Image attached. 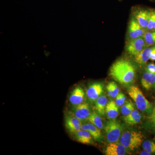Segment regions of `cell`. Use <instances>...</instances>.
<instances>
[{"label": "cell", "mask_w": 155, "mask_h": 155, "mask_svg": "<svg viewBox=\"0 0 155 155\" xmlns=\"http://www.w3.org/2000/svg\"><path fill=\"white\" fill-rule=\"evenodd\" d=\"M135 75V69L133 64L125 59L117 60L113 64L110 69L111 77L123 85L132 83Z\"/></svg>", "instance_id": "6da1fadb"}, {"label": "cell", "mask_w": 155, "mask_h": 155, "mask_svg": "<svg viewBox=\"0 0 155 155\" xmlns=\"http://www.w3.org/2000/svg\"><path fill=\"white\" fill-rule=\"evenodd\" d=\"M128 93L135 102L139 110L145 114H150L153 107L150 103L145 97L141 90L137 87L132 86L128 90Z\"/></svg>", "instance_id": "7a4b0ae2"}, {"label": "cell", "mask_w": 155, "mask_h": 155, "mask_svg": "<svg viewBox=\"0 0 155 155\" xmlns=\"http://www.w3.org/2000/svg\"><path fill=\"white\" fill-rule=\"evenodd\" d=\"M144 136L141 133L134 130H126L121 135L120 142L127 150H133L143 142Z\"/></svg>", "instance_id": "3957f363"}, {"label": "cell", "mask_w": 155, "mask_h": 155, "mask_svg": "<svg viewBox=\"0 0 155 155\" xmlns=\"http://www.w3.org/2000/svg\"><path fill=\"white\" fill-rule=\"evenodd\" d=\"M108 143L119 141L122 134V127L120 123L115 119L110 120L106 123L104 127Z\"/></svg>", "instance_id": "277c9868"}, {"label": "cell", "mask_w": 155, "mask_h": 155, "mask_svg": "<svg viewBox=\"0 0 155 155\" xmlns=\"http://www.w3.org/2000/svg\"><path fill=\"white\" fill-rule=\"evenodd\" d=\"M146 48L143 37H140L129 40L126 45V50L129 54L135 57Z\"/></svg>", "instance_id": "5b68a950"}, {"label": "cell", "mask_w": 155, "mask_h": 155, "mask_svg": "<svg viewBox=\"0 0 155 155\" xmlns=\"http://www.w3.org/2000/svg\"><path fill=\"white\" fill-rule=\"evenodd\" d=\"M146 31L139 25L134 17L130 19L128 25L127 36L129 40L143 37Z\"/></svg>", "instance_id": "8992f818"}, {"label": "cell", "mask_w": 155, "mask_h": 155, "mask_svg": "<svg viewBox=\"0 0 155 155\" xmlns=\"http://www.w3.org/2000/svg\"><path fill=\"white\" fill-rule=\"evenodd\" d=\"M150 10L137 8L133 11V17L139 25L147 31Z\"/></svg>", "instance_id": "52a82bcc"}, {"label": "cell", "mask_w": 155, "mask_h": 155, "mask_svg": "<svg viewBox=\"0 0 155 155\" xmlns=\"http://www.w3.org/2000/svg\"><path fill=\"white\" fill-rule=\"evenodd\" d=\"M104 91V85L100 82H94L88 87L86 94L91 101H95Z\"/></svg>", "instance_id": "ba28073f"}, {"label": "cell", "mask_w": 155, "mask_h": 155, "mask_svg": "<svg viewBox=\"0 0 155 155\" xmlns=\"http://www.w3.org/2000/svg\"><path fill=\"white\" fill-rule=\"evenodd\" d=\"M90 108L87 103H83L80 104L75 106L74 115L81 121H84L88 119L90 116Z\"/></svg>", "instance_id": "9c48e42d"}, {"label": "cell", "mask_w": 155, "mask_h": 155, "mask_svg": "<svg viewBox=\"0 0 155 155\" xmlns=\"http://www.w3.org/2000/svg\"><path fill=\"white\" fill-rule=\"evenodd\" d=\"M81 121L75 116H67L65 119V125L70 133L75 134L81 129Z\"/></svg>", "instance_id": "30bf717a"}, {"label": "cell", "mask_w": 155, "mask_h": 155, "mask_svg": "<svg viewBox=\"0 0 155 155\" xmlns=\"http://www.w3.org/2000/svg\"><path fill=\"white\" fill-rule=\"evenodd\" d=\"M127 153V149L118 142L110 143L106 148V155H124Z\"/></svg>", "instance_id": "8fae6325"}, {"label": "cell", "mask_w": 155, "mask_h": 155, "mask_svg": "<svg viewBox=\"0 0 155 155\" xmlns=\"http://www.w3.org/2000/svg\"><path fill=\"white\" fill-rule=\"evenodd\" d=\"M85 93L83 89L79 86L75 87L71 93L69 101L73 105L77 106L84 103Z\"/></svg>", "instance_id": "7c38bea8"}, {"label": "cell", "mask_w": 155, "mask_h": 155, "mask_svg": "<svg viewBox=\"0 0 155 155\" xmlns=\"http://www.w3.org/2000/svg\"><path fill=\"white\" fill-rule=\"evenodd\" d=\"M81 129L88 131L91 134L93 138L97 141L101 142L102 140V135L101 132V129L91 123L82 125L81 126Z\"/></svg>", "instance_id": "4fadbf2b"}, {"label": "cell", "mask_w": 155, "mask_h": 155, "mask_svg": "<svg viewBox=\"0 0 155 155\" xmlns=\"http://www.w3.org/2000/svg\"><path fill=\"white\" fill-rule=\"evenodd\" d=\"M141 83L147 90L151 89L155 85V74L146 71L142 77Z\"/></svg>", "instance_id": "5bb4252c"}, {"label": "cell", "mask_w": 155, "mask_h": 155, "mask_svg": "<svg viewBox=\"0 0 155 155\" xmlns=\"http://www.w3.org/2000/svg\"><path fill=\"white\" fill-rule=\"evenodd\" d=\"M92 137L88 131L83 129H81L75 133V139L83 144H92L93 143Z\"/></svg>", "instance_id": "9a60e30c"}, {"label": "cell", "mask_w": 155, "mask_h": 155, "mask_svg": "<svg viewBox=\"0 0 155 155\" xmlns=\"http://www.w3.org/2000/svg\"><path fill=\"white\" fill-rule=\"evenodd\" d=\"M119 107L113 100L108 102L106 108V114L108 119L113 120L117 118L119 115Z\"/></svg>", "instance_id": "2e32d148"}, {"label": "cell", "mask_w": 155, "mask_h": 155, "mask_svg": "<svg viewBox=\"0 0 155 155\" xmlns=\"http://www.w3.org/2000/svg\"><path fill=\"white\" fill-rule=\"evenodd\" d=\"M152 47H147L134 57L135 62L140 65H143L150 60Z\"/></svg>", "instance_id": "e0dca14e"}, {"label": "cell", "mask_w": 155, "mask_h": 155, "mask_svg": "<svg viewBox=\"0 0 155 155\" xmlns=\"http://www.w3.org/2000/svg\"><path fill=\"white\" fill-rule=\"evenodd\" d=\"M142 115L137 110H134L127 116H124V120L126 124L129 125H134L138 124L141 121Z\"/></svg>", "instance_id": "ac0fdd59"}, {"label": "cell", "mask_w": 155, "mask_h": 155, "mask_svg": "<svg viewBox=\"0 0 155 155\" xmlns=\"http://www.w3.org/2000/svg\"><path fill=\"white\" fill-rule=\"evenodd\" d=\"M107 103V98L105 95L101 96L95 101V109L100 115L104 116L105 114Z\"/></svg>", "instance_id": "d6986e66"}, {"label": "cell", "mask_w": 155, "mask_h": 155, "mask_svg": "<svg viewBox=\"0 0 155 155\" xmlns=\"http://www.w3.org/2000/svg\"><path fill=\"white\" fill-rule=\"evenodd\" d=\"M107 91L108 95L112 98L116 97L119 93V87L114 81L109 82L107 85Z\"/></svg>", "instance_id": "ffe728a7"}, {"label": "cell", "mask_w": 155, "mask_h": 155, "mask_svg": "<svg viewBox=\"0 0 155 155\" xmlns=\"http://www.w3.org/2000/svg\"><path fill=\"white\" fill-rule=\"evenodd\" d=\"M88 121L100 129H103L104 125L100 116L96 112L91 113L88 119Z\"/></svg>", "instance_id": "44dd1931"}, {"label": "cell", "mask_w": 155, "mask_h": 155, "mask_svg": "<svg viewBox=\"0 0 155 155\" xmlns=\"http://www.w3.org/2000/svg\"><path fill=\"white\" fill-rule=\"evenodd\" d=\"M147 47L155 45V31H147L143 36Z\"/></svg>", "instance_id": "7402d4cb"}, {"label": "cell", "mask_w": 155, "mask_h": 155, "mask_svg": "<svg viewBox=\"0 0 155 155\" xmlns=\"http://www.w3.org/2000/svg\"><path fill=\"white\" fill-rule=\"evenodd\" d=\"M134 110V105L130 100L126 102L122 106L121 113L124 116H127Z\"/></svg>", "instance_id": "603a6c76"}, {"label": "cell", "mask_w": 155, "mask_h": 155, "mask_svg": "<svg viewBox=\"0 0 155 155\" xmlns=\"http://www.w3.org/2000/svg\"><path fill=\"white\" fill-rule=\"evenodd\" d=\"M155 31V10H150L147 31Z\"/></svg>", "instance_id": "cb8c5ba5"}, {"label": "cell", "mask_w": 155, "mask_h": 155, "mask_svg": "<svg viewBox=\"0 0 155 155\" xmlns=\"http://www.w3.org/2000/svg\"><path fill=\"white\" fill-rule=\"evenodd\" d=\"M142 147L143 149L150 153H155V143L150 140H146L143 142Z\"/></svg>", "instance_id": "d4e9b609"}, {"label": "cell", "mask_w": 155, "mask_h": 155, "mask_svg": "<svg viewBox=\"0 0 155 155\" xmlns=\"http://www.w3.org/2000/svg\"><path fill=\"white\" fill-rule=\"evenodd\" d=\"M115 102L118 107H121L126 102V97L122 93H119L116 97Z\"/></svg>", "instance_id": "484cf974"}, {"label": "cell", "mask_w": 155, "mask_h": 155, "mask_svg": "<svg viewBox=\"0 0 155 155\" xmlns=\"http://www.w3.org/2000/svg\"><path fill=\"white\" fill-rule=\"evenodd\" d=\"M146 71L155 74V64L154 63H150L147 65Z\"/></svg>", "instance_id": "4316f807"}, {"label": "cell", "mask_w": 155, "mask_h": 155, "mask_svg": "<svg viewBox=\"0 0 155 155\" xmlns=\"http://www.w3.org/2000/svg\"><path fill=\"white\" fill-rule=\"evenodd\" d=\"M149 119L151 123L155 126V107L153 108L152 112L150 114Z\"/></svg>", "instance_id": "83f0119b"}, {"label": "cell", "mask_w": 155, "mask_h": 155, "mask_svg": "<svg viewBox=\"0 0 155 155\" xmlns=\"http://www.w3.org/2000/svg\"><path fill=\"white\" fill-rule=\"evenodd\" d=\"M150 60L152 61H155V45L152 47Z\"/></svg>", "instance_id": "f1b7e54d"}, {"label": "cell", "mask_w": 155, "mask_h": 155, "mask_svg": "<svg viewBox=\"0 0 155 155\" xmlns=\"http://www.w3.org/2000/svg\"><path fill=\"white\" fill-rule=\"evenodd\" d=\"M140 155H151L152 154L148 152L146 150H144L142 151L141 153H140Z\"/></svg>", "instance_id": "f546056e"}]
</instances>
